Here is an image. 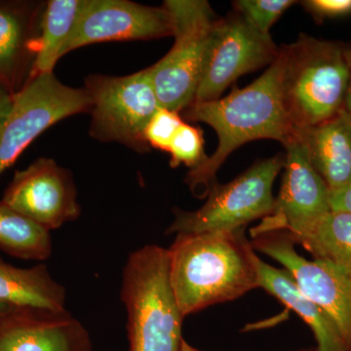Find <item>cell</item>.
<instances>
[{"mask_svg": "<svg viewBox=\"0 0 351 351\" xmlns=\"http://www.w3.org/2000/svg\"><path fill=\"white\" fill-rule=\"evenodd\" d=\"M287 154L282 186L274 210L252 235L284 230L297 239L308 232L330 211V191L316 172L300 138L285 145Z\"/></svg>", "mask_w": 351, "mask_h": 351, "instance_id": "8fae6325", "label": "cell"}, {"mask_svg": "<svg viewBox=\"0 0 351 351\" xmlns=\"http://www.w3.org/2000/svg\"><path fill=\"white\" fill-rule=\"evenodd\" d=\"M295 3L292 0H239L233 7L253 29L269 36L272 25Z\"/></svg>", "mask_w": 351, "mask_h": 351, "instance_id": "603a6c76", "label": "cell"}, {"mask_svg": "<svg viewBox=\"0 0 351 351\" xmlns=\"http://www.w3.org/2000/svg\"><path fill=\"white\" fill-rule=\"evenodd\" d=\"M302 4L316 19L341 17L351 14V0H308Z\"/></svg>", "mask_w": 351, "mask_h": 351, "instance_id": "d4e9b609", "label": "cell"}, {"mask_svg": "<svg viewBox=\"0 0 351 351\" xmlns=\"http://www.w3.org/2000/svg\"><path fill=\"white\" fill-rule=\"evenodd\" d=\"M168 253L171 286L184 317L258 288V257L244 228L178 233Z\"/></svg>", "mask_w": 351, "mask_h": 351, "instance_id": "7a4b0ae2", "label": "cell"}, {"mask_svg": "<svg viewBox=\"0 0 351 351\" xmlns=\"http://www.w3.org/2000/svg\"><path fill=\"white\" fill-rule=\"evenodd\" d=\"M281 51L283 105L298 133L345 108L350 73L343 48L302 36Z\"/></svg>", "mask_w": 351, "mask_h": 351, "instance_id": "277c9868", "label": "cell"}, {"mask_svg": "<svg viewBox=\"0 0 351 351\" xmlns=\"http://www.w3.org/2000/svg\"><path fill=\"white\" fill-rule=\"evenodd\" d=\"M167 152L171 156V167L176 168L184 164L191 170L195 169L207 158L203 132L198 127L184 122L175 134Z\"/></svg>", "mask_w": 351, "mask_h": 351, "instance_id": "7402d4cb", "label": "cell"}, {"mask_svg": "<svg viewBox=\"0 0 351 351\" xmlns=\"http://www.w3.org/2000/svg\"><path fill=\"white\" fill-rule=\"evenodd\" d=\"M180 351H202L197 350V348H195V346L189 345V343H186L184 339H182V345H181V350Z\"/></svg>", "mask_w": 351, "mask_h": 351, "instance_id": "f1b7e54d", "label": "cell"}, {"mask_svg": "<svg viewBox=\"0 0 351 351\" xmlns=\"http://www.w3.org/2000/svg\"><path fill=\"white\" fill-rule=\"evenodd\" d=\"M129 351H180L184 315L170 282L168 249L147 245L130 254L122 276Z\"/></svg>", "mask_w": 351, "mask_h": 351, "instance_id": "3957f363", "label": "cell"}, {"mask_svg": "<svg viewBox=\"0 0 351 351\" xmlns=\"http://www.w3.org/2000/svg\"><path fill=\"white\" fill-rule=\"evenodd\" d=\"M85 89L92 99L90 135L144 154L149 151L145 129L160 108L149 69L126 76L91 75Z\"/></svg>", "mask_w": 351, "mask_h": 351, "instance_id": "8992f818", "label": "cell"}, {"mask_svg": "<svg viewBox=\"0 0 351 351\" xmlns=\"http://www.w3.org/2000/svg\"><path fill=\"white\" fill-rule=\"evenodd\" d=\"M282 69L280 49L274 63L249 86L233 90L223 99L193 103L184 110V119L208 124L219 137L213 156L186 175V182L195 195H208L217 171L240 145L258 138H272L286 145L299 138L283 105Z\"/></svg>", "mask_w": 351, "mask_h": 351, "instance_id": "6da1fadb", "label": "cell"}, {"mask_svg": "<svg viewBox=\"0 0 351 351\" xmlns=\"http://www.w3.org/2000/svg\"><path fill=\"white\" fill-rule=\"evenodd\" d=\"M278 53L270 36L256 31L241 16L217 20L193 103L219 99L239 76L271 64Z\"/></svg>", "mask_w": 351, "mask_h": 351, "instance_id": "30bf717a", "label": "cell"}, {"mask_svg": "<svg viewBox=\"0 0 351 351\" xmlns=\"http://www.w3.org/2000/svg\"><path fill=\"white\" fill-rule=\"evenodd\" d=\"M46 3L0 1V86L10 94L31 75Z\"/></svg>", "mask_w": 351, "mask_h": 351, "instance_id": "9a60e30c", "label": "cell"}, {"mask_svg": "<svg viewBox=\"0 0 351 351\" xmlns=\"http://www.w3.org/2000/svg\"><path fill=\"white\" fill-rule=\"evenodd\" d=\"M184 122L179 112L159 108L145 127V142L149 147L168 152L175 134Z\"/></svg>", "mask_w": 351, "mask_h": 351, "instance_id": "cb8c5ba5", "label": "cell"}, {"mask_svg": "<svg viewBox=\"0 0 351 351\" xmlns=\"http://www.w3.org/2000/svg\"><path fill=\"white\" fill-rule=\"evenodd\" d=\"M91 110L92 99L85 88L69 87L54 73L29 78L14 95L12 107L0 120V176L44 131Z\"/></svg>", "mask_w": 351, "mask_h": 351, "instance_id": "ba28073f", "label": "cell"}, {"mask_svg": "<svg viewBox=\"0 0 351 351\" xmlns=\"http://www.w3.org/2000/svg\"><path fill=\"white\" fill-rule=\"evenodd\" d=\"M309 161L330 191L351 182V114L345 108L336 115L300 133Z\"/></svg>", "mask_w": 351, "mask_h": 351, "instance_id": "2e32d148", "label": "cell"}, {"mask_svg": "<svg viewBox=\"0 0 351 351\" xmlns=\"http://www.w3.org/2000/svg\"><path fill=\"white\" fill-rule=\"evenodd\" d=\"M332 211L345 212L351 216V182L338 191H330Z\"/></svg>", "mask_w": 351, "mask_h": 351, "instance_id": "484cf974", "label": "cell"}, {"mask_svg": "<svg viewBox=\"0 0 351 351\" xmlns=\"http://www.w3.org/2000/svg\"><path fill=\"white\" fill-rule=\"evenodd\" d=\"M13 97L14 95L0 86V120L5 117L12 107Z\"/></svg>", "mask_w": 351, "mask_h": 351, "instance_id": "4316f807", "label": "cell"}, {"mask_svg": "<svg viewBox=\"0 0 351 351\" xmlns=\"http://www.w3.org/2000/svg\"><path fill=\"white\" fill-rule=\"evenodd\" d=\"M66 289L45 265L21 269L0 258V302L13 306L66 309Z\"/></svg>", "mask_w": 351, "mask_h": 351, "instance_id": "ac0fdd59", "label": "cell"}, {"mask_svg": "<svg viewBox=\"0 0 351 351\" xmlns=\"http://www.w3.org/2000/svg\"><path fill=\"white\" fill-rule=\"evenodd\" d=\"M84 0H50L46 3L41 19L38 40V52L29 78L54 73L76 23Z\"/></svg>", "mask_w": 351, "mask_h": 351, "instance_id": "d6986e66", "label": "cell"}, {"mask_svg": "<svg viewBox=\"0 0 351 351\" xmlns=\"http://www.w3.org/2000/svg\"><path fill=\"white\" fill-rule=\"evenodd\" d=\"M0 351H93V343L66 309L10 306L0 315Z\"/></svg>", "mask_w": 351, "mask_h": 351, "instance_id": "5bb4252c", "label": "cell"}, {"mask_svg": "<svg viewBox=\"0 0 351 351\" xmlns=\"http://www.w3.org/2000/svg\"><path fill=\"white\" fill-rule=\"evenodd\" d=\"M345 51V56L348 66H350V82H348V92H346L345 101V110L351 114V47L343 48Z\"/></svg>", "mask_w": 351, "mask_h": 351, "instance_id": "83f0119b", "label": "cell"}, {"mask_svg": "<svg viewBox=\"0 0 351 351\" xmlns=\"http://www.w3.org/2000/svg\"><path fill=\"white\" fill-rule=\"evenodd\" d=\"M258 288L274 295L301 316L317 341V351H348L336 325L315 302L298 287L286 269L267 265L258 258Z\"/></svg>", "mask_w": 351, "mask_h": 351, "instance_id": "e0dca14e", "label": "cell"}, {"mask_svg": "<svg viewBox=\"0 0 351 351\" xmlns=\"http://www.w3.org/2000/svg\"><path fill=\"white\" fill-rule=\"evenodd\" d=\"M173 21L165 6L143 5L128 0H84L64 55L90 44L152 40L173 36Z\"/></svg>", "mask_w": 351, "mask_h": 351, "instance_id": "4fadbf2b", "label": "cell"}, {"mask_svg": "<svg viewBox=\"0 0 351 351\" xmlns=\"http://www.w3.org/2000/svg\"><path fill=\"white\" fill-rule=\"evenodd\" d=\"M256 249L283 265L300 290L336 325L351 351V276L326 261L307 260L295 250V240L284 230L253 237Z\"/></svg>", "mask_w": 351, "mask_h": 351, "instance_id": "9c48e42d", "label": "cell"}, {"mask_svg": "<svg viewBox=\"0 0 351 351\" xmlns=\"http://www.w3.org/2000/svg\"><path fill=\"white\" fill-rule=\"evenodd\" d=\"M285 165V156L260 161L226 184H213L206 203L193 212L178 211L167 233L232 230L267 218L274 210V180Z\"/></svg>", "mask_w": 351, "mask_h": 351, "instance_id": "52a82bcc", "label": "cell"}, {"mask_svg": "<svg viewBox=\"0 0 351 351\" xmlns=\"http://www.w3.org/2000/svg\"><path fill=\"white\" fill-rule=\"evenodd\" d=\"M0 250L23 260L45 261L52 254L49 230L0 201Z\"/></svg>", "mask_w": 351, "mask_h": 351, "instance_id": "ffe728a7", "label": "cell"}, {"mask_svg": "<svg viewBox=\"0 0 351 351\" xmlns=\"http://www.w3.org/2000/svg\"><path fill=\"white\" fill-rule=\"evenodd\" d=\"M314 258L326 261L351 276V216L330 211L306 234L295 239Z\"/></svg>", "mask_w": 351, "mask_h": 351, "instance_id": "44dd1931", "label": "cell"}, {"mask_svg": "<svg viewBox=\"0 0 351 351\" xmlns=\"http://www.w3.org/2000/svg\"><path fill=\"white\" fill-rule=\"evenodd\" d=\"M2 201L49 232L82 214L71 172L45 157L15 173Z\"/></svg>", "mask_w": 351, "mask_h": 351, "instance_id": "7c38bea8", "label": "cell"}, {"mask_svg": "<svg viewBox=\"0 0 351 351\" xmlns=\"http://www.w3.org/2000/svg\"><path fill=\"white\" fill-rule=\"evenodd\" d=\"M9 306H10L9 304H2V302H0V315H1V314L3 313Z\"/></svg>", "mask_w": 351, "mask_h": 351, "instance_id": "f546056e", "label": "cell"}, {"mask_svg": "<svg viewBox=\"0 0 351 351\" xmlns=\"http://www.w3.org/2000/svg\"><path fill=\"white\" fill-rule=\"evenodd\" d=\"M163 5L172 18L175 43L149 73L160 107L180 113L195 101L217 20L204 0H167Z\"/></svg>", "mask_w": 351, "mask_h": 351, "instance_id": "5b68a950", "label": "cell"}]
</instances>
